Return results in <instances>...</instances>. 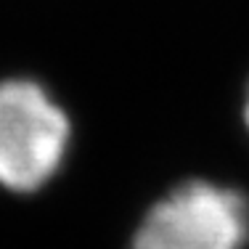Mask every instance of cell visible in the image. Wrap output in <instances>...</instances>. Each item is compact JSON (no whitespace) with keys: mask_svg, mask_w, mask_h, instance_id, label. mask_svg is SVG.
<instances>
[{"mask_svg":"<svg viewBox=\"0 0 249 249\" xmlns=\"http://www.w3.org/2000/svg\"><path fill=\"white\" fill-rule=\"evenodd\" d=\"M72 122L48 88L29 77L0 80V188L35 194L61 170Z\"/></svg>","mask_w":249,"mask_h":249,"instance_id":"cell-1","label":"cell"},{"mask_svg":"<svg viewBox=\"0 0 249 249\" xmlns=\"http://www.w3.org/2000/svg\"><path fill=\"white\" fill-rule=\"evenodd\" d=\"M249 199L239 188L186 180L143 215L130 249H244Z\"/></svg>","mask_w":249,"mask_h":249,"instance_id":"cell-2","label":"cell"},{"mask_svg":"<svg viewBox=\"0 0 249 249\" xmlns=\"http://www.w3.org/2000/svg\"><path fill=\"white\" fill-rule=\"evenodd\" d=\"M244 122H247V127H249V93H247V104H244Z\"/></svg>","mask_w":249,"mask_h":249,"instance_id":"cell-3","label":"cell"}]
</instances>
